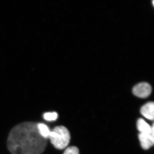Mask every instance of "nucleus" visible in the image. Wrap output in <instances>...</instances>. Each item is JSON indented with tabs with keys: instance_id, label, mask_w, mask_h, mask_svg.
I'll list each match as a JSON object with an SVG mask.
<instances>
[{
	"instance_id": "7",
	"label": "nucleus",
	"mask_w": 154,
	"mask_h": 154,
	"mask_svg": "<svg viewBox=\"0 0 154 154\" xmlns=\"http://www.w3.org/2000/svg\"><path fill=\"white\" fill-rule=\"evenodd\" d=\"M38 132L42 137L48 139L51 131L46 125L42 123H37Z\"/></svg>"
},
{
	"instance_id": "5",
	"label": "nucleus",
	"mask_w": 154,
	"mask_h": 154,
	"mask_svg": "<svg viewBox=\"0 0 154 154\" xmlns=\"http://www.w3.org/2000/svg\"><path fill=\"white\" fill-rule=\"evenodd\" d=\"M137 127L140 133L149 134L154 136V125L152 127L150 126L143 119L140 118L138 120Z\"/></svg>"
},
{
	"instance_id": "2",
	"label": "nucleus",
	"mask_w": 154,
	"mask_h": 154,
	"mask_svg": "<svg viewBox=\"0 0 154 154\" xmlns=\"http://www.w3.org/2000/svg\"><path fill=\"white\" fill-rule=\"evenodd\" d=\"M48 138L56 149H63L68 145L70 140V134L65 127L58 126L51 131Z\"/></svg>"
},
{
	"instance_id": "6",
	"label": "nucleus",
	"mask_w": 154,
	"mask_h": 154,
	"mask_svg": "<svg viewBox=\"0 0 154 154\" xmlns=\"http://www.w3.org/2000/svg\"><path fill=\"white\" fill-rule=\"evenodd\" d=\"M141 114L146 118L150 120L154 119V104L153 102H149L144 105L141 108Z\"/></svg>"
},
{
	"instance_id": "1",
	"label": "nucleus",
	"mask_w": 154,
	"mask_h": 154,
	"mask_svg": "<svg viewBox=\"0 0 154 154\" xmlns=\"http://www.w3.org/2000/svg\"><path fill=\"white\" fill-rule=\"evenodd\" d=\"M47 140L39 134L37 123L25 122L11 129L7 146L12 154H41L46 148Z\"/></svg>"
},
{
	"instance_id": "3",
	"label": "nucleus",
	"mask_w": 154,
	"mask_h": 154,
	"mask_svg": "<svg viewBox=\"0 0 154 154\" xmlns=\"http://www.w3.org/2000/svg\"><path fill=\"white\" fill-rule=\"evenodd\" d=\"M152 92L151 86L148 83H139L133 89V93L137 97L145 98L148 97Z\"/></svg>"
},
{
	"instance_id": "9",
	"label": "nucleus",
	"mask_w": 154,
	"mask_h": 154,
	"mask_svg": "<svg viewBox=\"0 0 154 154\" xmlns=\"http://www.w3.org/2000/svg\"><path fill=\"white\" fill-rule=\"evenodd\" d=\"M63 154H79V152L76 147L70 146L65 150Z\"/></svg>"
},
{
	"instance_id": "8",
	"label": "nucleus",
	"mask_w": 154,
	"mask_h": 154,
	"mask_svg": "<svg viewBox=\"0 0 154 154\" xmlns=\"http://www.w3.org/2000/svg\"><path fill=\"white\" fill-rule=\"evenodd\" d=\"M57 118L58 114L56 112H47L43 114V118L47 121H55Z\"/></svg>"
},
{
	"instance_id": "4",
	"label": "nucleus",
	"mask_w": 154,
	"mask_h": 154,
	"mask_svg": "<svg viewBox=\"0 0 154 154\" xmlns=\"http://www.w3.org/2000/svg\"><path fill=\"white\" fill-rule=\"evenodd\" d=\"M141 146L144 149H148L154 144V136L149 134L140 133L138 136Z\"/></svg>"
}]
</instances>
